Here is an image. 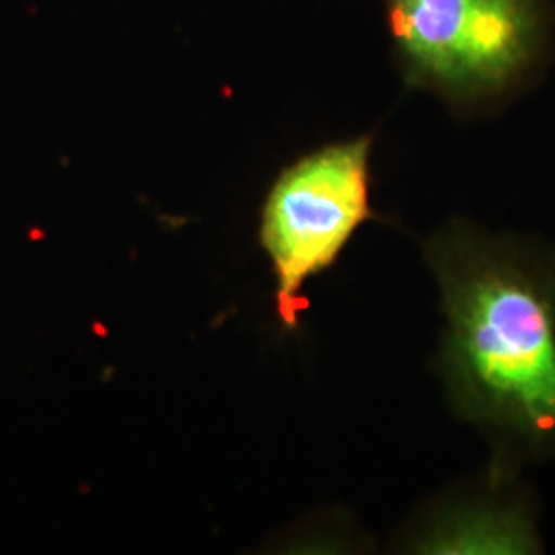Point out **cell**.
<instances>
[{
  "mask_svg": "<svg viewBox=\"0 0 555 555\" xmlns=\"http://www.w3.org/2000/svg\"><path fill=\"white\" fill-rule=\"evenodd\" d=\"M442 311L438 375L494 465L555 459V249L451 222L426 243Z\"/></svg>",
  "mask_w": 555,
  "mask_h": 555,
  "instance_id": "6da1fadb",
  "label": "cell"
},
{
  "mask_svg": "<svg viewBox=\"0 0 555 555\" xmlns=\"http://www.w3.org/2000/svg\"><path fill=\"white\" fill-rule=\"evenodd\" d=\"M408 79L442 98L488 100L527 75L545 34L543 0H383Z\"/></svg>",
  "mask_w": 555,
  "mask_h": 555,
  "instance_id": "7a4b0ae2",
  "label": "cell"
},
{
  "mask_svg": "<svg viewBox=\"0 0 555 555\" xmlns=\"http://www.w3.org/2000/svg\"><path fill=\"white\" fill-rule=\"evenodd\" d=\"M371 153V137L325 144L286 167L266 196L259 243L276 276L278 313L286 330H297L307 307L302 286L330 270L373 219Z\"/></svg>",
  "mask_w": 555,
  "mask_h": 555,
  "instance_id": "3957f363",
  "label": "cell"
},
{
  "mask_svg": "<svg viewBox=\"0 0 555 555\" xmlns=\"http://www.w3.org/2000/svg\"><path fill=\"white\" fill-rule=\"evenodd\" d=\"M511 469L492 467L486 490L447 498L412 531L408 547L424 555H529L541 552L535 515L508 492Z\"/></svg>",
  "mask_w": 555,
  "mask_h": 555,
  "instance_id": "277c9868",
  "label": "cell"
}]
</instances>
